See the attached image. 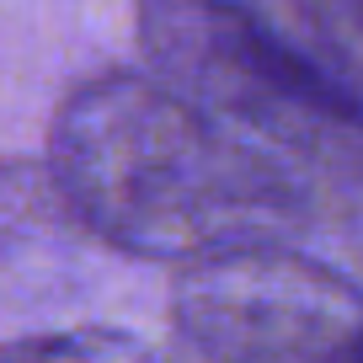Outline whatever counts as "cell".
Segmentation results:
<instances>
[{
	"mask_svg": "<svg viewBox=\"0 0 363 363\" xmlns=\"http://www.w3.org/2000/svg\"><path fill=\"white\" fill-rule=\"evenodd\" d=\"M48 171L91 235L145 262L193 267L240 246H272L299 219L284 160L160 75L80 86L54 118Z\"/></svg>",
	"mask_w": 363,
	"mask_h": 363,
	"instance_id": "1",
	"label": "cell"
},
{
	"mask_svg": "<svg viewBox=\"0 0 363 363\" xmlns=\"http://www.w3.org/2000/svg\"><path fill=\"white\" fill-rule=\"evenodd\" d=\"M155 75L257 150L363 182V102L246 0H139Z\"/></svg>",
	"mask_w": 363,
	"mask_h": 363,
	"instance_id": "2",
	"label": "cell"
},
{
	"mask_svg": "<svg viewBox=\"0 0 363 363\" xmlns=\"http://www.w3.org/2000/svg\"><path fill=\"white\" fill-rule=\"evenodd\" d=\"M177 326L214 358H363V299L284 240L193 262L177 289Z\"/></svg>",
	"mask_w": 363,
	"mask_h": 363,
	"instance_id": "3",
	"label": "cell"
},
{
	"mask_svg": "<svg viewBox=\"0 0 363 363\" xmlns=\"http://www.w3.org/2000/svg\"><path fill=\"white\" fill-rule=\"evenodd\" d=\"M0 352H27V358H91V352H139L128 337L96 331V337H33V342H11Z\"/></svg>",
	"mask_w": 363,
	"mask_h": 363,
	"instance_id": "4",
	"label": "cell"
},
{
	"mask_svg": "<svg viewBox=\"0 0 363 363\" xmlns=\"http://www.w3.org/2000/svg\"><path fill=\"white\" fill-rule=\"evenodd\" d=\"M342 6H347V16H352V27H358V33H363V0H342Z\"/></svg>",
	"mask_w": 363,
	"mask_h": 363,
	"instance_id": "5",
	"label": "cell"
}]
</instances>
